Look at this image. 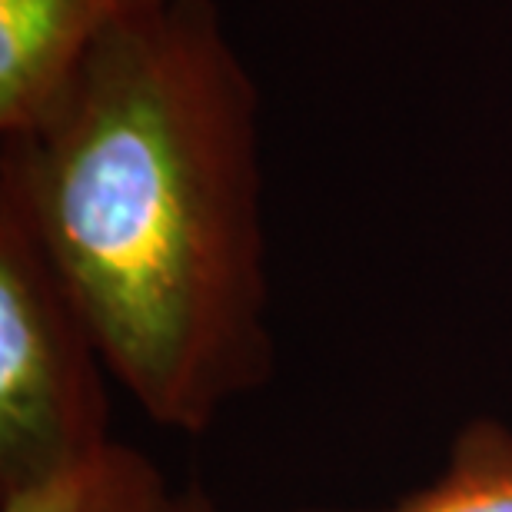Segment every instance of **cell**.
Returning <instances> with one entry per match:
<instances>
[{"mask_svg":"<svg viewBox=\"0 0 512 512\" xmlns=\"http://www.w3.org/2000/svg\"><path fill=\"white\" fill-rule=\"evenodd\" d=\"M0 143V190L150 423L203 436L270 383L260 87L213 0L110 37Z\"/></svg>","mask_w":512,"mask_h":512,"instance_id":"obj_1","label":"cell"},{"mask_svg":"<svg viewBox=\"0 0 512 512\" xmlns=\"http://www.w3.org/2000/svg\"><path fill=\"white\" fill-rule=\"evenodd\" d=\"M110 380L87 313L0 190V489L110 443Z\"/></svg>","mask_w":512,"mask_h":512,"instance_id":"obj_2","label":"cell"},{"mask_svg":"<svg viewBox=\"0 0 512 512\" xmlns=\"http://www.w3.org/2000/svg\"><path fill=\"white\" fill-rule=\"evenodd\" d=\"M177 0H0V140L34 133L110 37Z\"/></svg>","mask_w":512,"mask_h":512,"instance_id":"obj_3","label":"cell"},{"mask_svg":"<svg viewBox=\"0 0 512 512\" xmlns=\"http://www.w3.org/2000/svg\"><path fill=\"white\" fill-rule=\"evenodd\" d=\"M180 489L143 449L114 436L54 473L0 489V512H177Z\"/></svg>","mask_w":512,"mask_h":512,"instance_id":"obj_4","label":"cell"},{"mask_svg":"<svg viewBox=\"0 0 512 512\" xmlns=\"http://www.w3.org/2000/svg\"><path fill=\"white\" fill-rule=\"evenodd\" d=\"M293 512H512V426L473 416L449 439L443 469L396 503L373 509L310 506Z\"/></svg>","mask_w":512,"mask_h":512,"instance_id":"obj_5","label":"cell"},{"mask_svg":"<svg viewBox=\"0 0 512 512\" xmlns=\"http://www.w3.org/2000/svg\"><path fill=\"white\" fill-rule=\"evenodd\" d=\"M177 512H217V503L207 493L203 483H187L180 489V509Z\"/></svg>","mask_w":512,"mask_h":512,"instance_id":"obj_6","label":"cell"}]
</instances>
